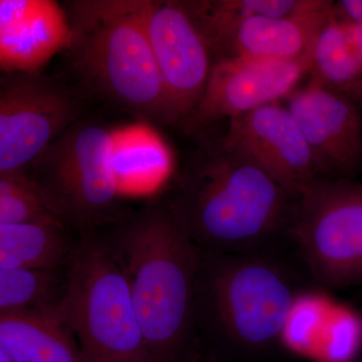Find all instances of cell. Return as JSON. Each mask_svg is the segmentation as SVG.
<instances>
[{"label":"cell","mask_w":362,"mask_h":362,"mask_svg":"<svg viewBox=\"0 0 362 362\" xmlns=\"http://www.w3.org/2000/svg\"><path fill=\"white\" fill-rule=\"evenodd\" d=\"M339 90L346 94L362 111V77Z\"/></svg>","instance_id":"obj_22"},{"label":"cell","mask_w":362,"mask_h":362,"mask_svg":"<svg viewBox=\"0 0 362 362\" xmlns=\"http://www.w3.org/2000/svg\"><path fill=\"white\" fill-rule=\"evenodd\" d=\"M71 28L63 4L47 0L0 1V63L6 73L39 71L66 49Z\"/></svg>","instance_id":"obj_13"},{"label":"cell","mask_w":362,"mask_h":362,"mask_svg":"<svg viewBox=\"0 0 362 362\" xmlns=\"http://www.w3.org/2000/svg\"><path fill=\"white\" fill-rule=\"evenodd\" d=\"M178 362H206L202 361V357H199L197 356V354H194V352H192V354H188L185 358H183L182 361H178Z\"/></svg>","instance_id":"obj_23"},{"label":"cell","mask_w":362,"mask_h":362,"mask_svg":"<svg viewBox=\"0 0 362 362\" xmlns=\"http://www.w3.org/2000/svg\"><path fill=\"white\" fill-rule=\"evenodd\" d=\"M56 306L0 313V350L14 362H85Z\"/></svg>","instance_id":"obj_15"},{"label":"cell","mask_w":362,"mask_h":362,"mask_svg":"<svg viewBox=\"0 0 362 362\" xmlns=\"http://www.w3.org/2000/svg\"><path fill=\"white\" fill-rule=\"evenodd\" d=\"M145 28L165 92L170 125H182L197 108L214 57L188 1L144 0Z\"/></svg>","instance_id":"obj_9"},{"label":"cell","mask_w":362,"mask_h":362,"mask_svg":"<svg viewBox=\"0 0 362 362\" xmlns=\"http://www.w3.org/2000/svg\"><path fill=\"white\" fill-rule=\"evenodd\" d=\"M223 135L293 197L319 177L303 133L281 102L228 121Z\"/></svg>","instance_id":"obj_12"},{"label":"cell","mask_w":362,"mask_h":362,"mask_svg":"<svg viewBox=\"0 0 362 362\" xmlns=\"http://www.w3.org/2000/svg\"><path fill=\"white\" fill-rule=\"evenodd\" d=\"M308 143L319 177L362 173V111L346 94L309 81L284 100Z\"/></svg>","instance_id":"obj_11"},{"label":"cell","mask_w":362,"mask_h":362,"mask_svg":"<svg viewBox=\"0 0 362 362\" xmlns=\"http://www.w3.org/2000/svg\"><path fill=\"white\" fill-rule=\"evenodd\" d=\"M85 362H153L122 269L105 235H80L56 306Z\"/></svg>","instance_id":"obj_5"},{"label":"cell","mask_w":362,"mask_h":362,"mask_svg":"<svg viewBox=\"0 0 362 362\" xmlns=\"http://www.w3.org/2000/svg\"><path fill=\"white\" fill-rule=\"evenodd\" d=\"M334 14L340 20L362 25V0H340L334 2Z\"/></svg>","instance_id":"obj_21"},{"label":"cell","mask_w":362,"mask_h":362,"mask_svg":"<svg viewBox=\"0 0 362 362\" xmlns=\"http://www.w3.org/2000/svg\"><path fill=\"white\" fill-rule=\"evenodd\" d=\"M0 362H14L8 356L0 350Z\"/></svg>","instance_id":"obj_24"},{"label":"cell","mask_w":362,"mask_h":362,"mask_svg":"<svg viewBox=\"0 0 362 362\" xmlns=\"http://www.w3.org/2000/svg\"><path fill=\"white\" fill-rule=\"evenodd\" d=\"M69 59L86 88L142 120L170 125L144 0H73Z\"/></svg>","instance_id":"obj_4"},{"label":"cell","mask_w":362,"mask_h":362,"mask_svg":"<svg viewBox=\"0 0 362 362\" xmlns=\"http://www.w3.org/2000/svg\"><path fill=\"white\" fill-rule=\"evenodd\" d=\"M294 197L223 134L202 140L160 199L202 252L240 254L287 240Z\"/></svg>","instance_id":"obj_1"},{"label":"cell","mask_w":362,"mask_h":362,"mask_svg":"<svg viewBox=\"0 0 362 362\" xmlns=\"http://www.w3.org/2000/svg\"><path fill=\"white\" fill-rule=\"evenodd\" d=\"M309 76L311 82L337 90L362 77V66L344 23L334 11L314 44Z\"/></svg>","instance_id":"obj_18"},{"label":"cell","mask_w":362,"mask_h":362,"mask_svg":"<svg viewBox=\"0 0 362 362\" xmlns=\"http://www.w3.org/2000/svg\"><path fill=\"white\" fill-rule=\"evenodd\" d=\"M80 95L40 71L6 73L0 80V175L25 171L80 120Z\"/></svg>","instance_id":"obj_8"},{"label":"cell","mask_w":362,"mask_h":362,"mask_svg":"<svg viewBox=\"0 0 362 362\" xmlns=\"http://www.w3.org/2000/svg\"><path fill=\"white\" fill-rule=\"evenodd\" d=\"M279 247L240 254L202 252L195 335L202 330L226 354L246 361L280 343L304 279L310 278Z\"/></svg>","instance_id":"obj_3"},{"label":"cell","mask_w":362,"mask_h":362,"mask_svg":"<svg viewBox=\"0 0 362 362\" xmlns=\"http://www.w3.org/2000/svg\"><path fill=\"white\" fill-rule=\"evenodd\" d=\"M287 242L312 282L362 285V185L318 177L298 190Z\"/></svg>","instance_id":"obj_7"},{"label":"cell","mask_w":362,"mask_h":362,"mask_svg":"<svg viewBox=\"0 0 362 362\" xmlns=\"http://www.w3.org/2000/svg\"><path fill=\"white\" fill-rule=\"evenodd\" d=\"M52 221H62L25 171L0 175V225Z\"/></svg>","instance_id":"obj_20"},{"label":"cell","mask_w":362,"mask_h":362,"mask_svg":"<svg viewBox=\"0 0 362 362\" xmlns=\"http://www.w3.org/2000/svg\"><path fill=\"white\" fill-rule=\"evenodd\" d=\"M333 11L334 2L319 0L317 6L292 16L249 18L233 33L221 59L247 57L290 61L303 58L312 54L317 37Z\"/></svg>","instance_id":"obj_14"},{"label":"cell","mask_w":362,"mask_h":362,"mask_svg":"<svg viewBox=\"0 0 362 362\" xmlns=\"http://www.w3.org/2000/svg\"><path fill=\"white\" fill-rule=\"evenodd\" d=\"M312 54L282 61L228 57L214 62L197 108L181 125L199 136L223 120L230 121L290 96L310 74Z\"/></svg>","instance_id":"obj_10"},{"label":"cell","mask_w":362,"mask_h":362,"mask_svg":"<svg viewBox=\"0 0 362 362\" xmlns=\"http://www.w3.org/2000/svg\"><path fill=\"white\" fill-rule=\"evenodd\" d=\"M319 0H211L188 1L214 57L221 59L233 33L245 21L256 16L281 18L302 13Z\"/></svg>","instance_id":"obj_17"},{"label":"cell","mask_w":362,"mask_h":362,"mask_svg":"<svg viewBox=\"0 0 362 362\" xmlns=\"http://www.w3.org/2000/svg\"><path fill=\"white\" fill-rule=\"evenodd\" d=\"M68 230L62 221L0 225V269H65L76 244Z\"/></svg>","instance_id":"obj_16"},{"label":"cell","mask_w":362,"mask_h":362,"mask_svg":"<svg viewBox=\"0 0 362 362\" xmlns=\"http://www.w3.org/2000/svg\"><path fill=\"white\" fill-rule=\"evenodd\" d=\"M65 269H0V313L56 306L66 281V271H59Z\"/></svg>","instance_id":"obj_19"},{"label":"cell","mask_w":362,"mask_h":362,"mask_svg":"<svg viewBox=\"0 0 362 362\" xmlns=\"http://www.w3.org/2000/svg\"><path fill=\"white\" fill-rule=\"evenodd\" d=\"M25 173L59 220L78 235L99 232L125 216L115 143L103 124L80 119Z\"/></svg>","instance_id":"obj_6"},{"label":"cell","mask_w":362,"mask_h":362,"mask_svg":"<svg viewBox=\"0 0 362 362\" xmlns=\"http://www.w3.org/2000/svg\"><path fill=\"white\" fill-rule=\"evenodd\" d=\"M358 362H362V361H358Z\"/></svg>","instance_id":"obj_25"},{"label":"cell","mask_w":362,"mask_h":362,"mask_svg":"<svg viewBox=\"0 0 362 362\" xmlns=\"http://www.w3.org/2000/svg\"><path fill=\"white\" fill-rule=\"evenodd\" d=\"M105 235L122 269L153 362L192 354L202 252L161 199L126 214Z\"/></svg>","instance_id":"obj_2"}]
</instances>
